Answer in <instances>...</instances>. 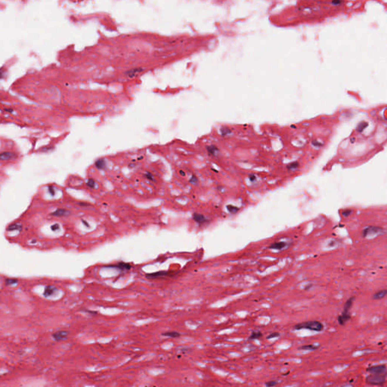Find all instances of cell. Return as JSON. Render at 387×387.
<instances>
[{"mask_svg": "<svg viewBox=\"0 0 387 387\" xmlns=\"http://www.w3.org/2000/svg\"><path fill=\"white\" fill-rule=\"evenodd\" d=\"M294 329H296V330L307 329V330H310V331L320 332V331H323L324 325L322 324V323L318 321H306L303 322V323L298 324L294 326Z\"/></svg>", "mask_w": 387, "mask_h": 387, "instance_id": "obj_1", "label": "cell"}, {"mask_svg": "<svg viewBox=\"0 0 387 387\" xmlns=\"http://www.w3.org/2000/svg\"><path fill=\"white\" fill-rule=\"evenodd\" d=\"M353 301H354V297H351V298H349V299L346 301V302L345 303L344 309H343V313H342L341 315H339V316L338 317V322H339V324L344 325L346 323V322L349 320L350 318H351L349 314V310L350 309L352 308Z\"/></svg>", "mask_w": 387, "mask_h": 387, "instance_id": "obj_2", "label": "cell"}, {"mask_svg": "<svg viewBox=\"0 0 387 387\" xmlns=\"http://www.w3.org/2000/svg\"><path fill=\"white\" fill-rule=\"evenodd\" d=\"M386 373L371 374L367 377V383L371 385H383L386 382Z\"/></svg>", "mask_w": 387, "mask_h": 387, "instance_id": "obj_3", "label": "cell"}, {"mask_svg": "<svg viewBox=\"0 0 387 387\" xmlns=\"http://www.w3.org/2000/svg\"><path fill=\"white\" fill-rule=\"evenodd\" d=\"M384 232H385L384 229L380 228V227L369 226L368 228H364L362 232V234L364 237H368V236H373V235L383 234Z\"/></svg>", "mask_w": 387, "mask_h": 387, "instance_id": "obj_4", "label": "cell"}, {"mask_svg": "<svg viewBox=\"0 0 387 387\" xmlns=\"http://www.w3.org/2000/svg\"><path fill=\"white\" fill-rule=\"evenodd\" d=\"M367 371L371 374H380V373H386V365H376L370 367Z\"/></svg>", "mask_w": 387, "mask_h": 387, "instance_id": "obj_5", "label": "cell"}, {"mask_svg": "<svg viewBox=\"0 0 387 387\" xmlns=\"http://www.w3.org/2000/svg\"><path fill=\"white\" fill-rule=\"evenodd\" d=\"M68 336V332L65 331H58L56 333H54L52 334V337L54 338L55 340L56 341H61V340H64V339H66Z\"/></svg>", "mask_w": 387, "mask_h": 387, "instance_id": "obj_6", "label": "cell"}, {"mask_svg": "<svg viewBox=\"0 0 387 387\" xmlns=\"http://www.w3.org/2000/svg\"><path fill=\"white\" fill-rule=\"evenodd\" d=\"M193 218H194L196 222L200 223V224H202V223H204L205 222H207V219L205 218V216H203V215H201V214H194Z\"/></svg>", "mask_w": 387, "mask_h": 387, "instance_id": "obj_7", "label": "cell"}, {"mask_svg": "<svg viewBox=\"0 0 387 387\" xmlns=\"http://www.w3.org/2000/svg\"><path fill=\"white\" fill-rule=\"evenodd\" d=\"M69 213H70L69 211L66 210H64V209H58V210H57L55 212H52L51 215L55 216H67V215H68Z\"/></svg>", "mask_w": 387, "mask_h": 387, "instance_id": "obj_8", "label": "cell"}, {"mask_svg": "<svg viewBox=\"0 0 387 387\" xmlns=\"http://www.w3.org/2000/svg\"><path fill=\"white\" fill-rule=\"evenodd\" d=\"M286 247V243L284 242H276L274 243V244H271V246L269 247L270 249H283L284 247Z\"/></svg>", "mask_w": 387, "mask_h": 387, "instance_id": "obj_9", "label": "cell"}, {"mask_svg": "<svg viewBox=\"0 0 387 387\" xmlns=\"http://www.w3.org/2000/svg\"><path fill=\"white\" fill-rule=\"evenodd\" d=\"M386 294H387L386 290H385V289H384V290H380V291L376 293V294L373 295V298L374 299H383V298H384V297L386 296Z\"/></svg>", "mask_w": 387, "mask_h": 387, "instance_id": "obj_10", "label": "cell"}, {"mask_svg": "<svg viewBox=\"0 0 387 387\" xmlns=\"http://www.w3.org/2000/svg\"><path fill=\"white\" fill-rule=\"evenodd\" d=\"M14 156V154L11 152H4L0 154V160H8L11 159Z\"/></svg>", "mask_w": 387, "mask_h": 387, "instance_id": "obj_11", "label": "cell"}, {"mask_svg": "<svg viewBox=\"0 0 387 387\" xmlns=\"http://www.w3.org/2000/svg\"><path fill=\"white\" fill-rule=\"evenodd\" d=\"M163 336H168V337H172V338H177L179 337V336H181V334H179V332H175V331H169V332H165L162 334Z\"/></svg>", "mask_w": 387, "mask_h": 387, "instance_id": "obj_12", "label": "cell"}, {"mask_svg": "<svg viewBox=\"0 0 387 387\" xmlns=\"http://www.w3.org/2000/svg\"><path fill=\"white\" fill-rule=\"evenodd\" d=\"M55 290H56V288H55V287H51V286L47 287L46 288V290H45L44 296H51V294H54V292H55Z\"/></svg>", "mask_w": 387, "mask_h": 387, "instance_id": "obj_13", "label": "cell"}, {"mask_svg": "<svg viewBox=\"0 0 387 387\" xmlns=\"http://www.w3.org/2000/svg\"><path fill=\"white\" fill-rule=\"evenodd\" d=\"M167 274V272H156V273H153V274H147L148 278H159V277H162V276H165Z\"/></svg>", "mask_w": 387, "mask_h": 387, "instance_id": "obj_14", "label": "cell"}, {"mask_svg": "<svg viewBox=\"0 0 387 387\" xmlns=\"http://www.w3.org/2000/svg\"><path fill=\"white\" fill-rule=\"evenodd\" d=\"M318 348H319V345H318V346H315V345H306V346H303L301 347L300 349L302 350L309 351V350H315Z\"/></svg>", "mask_w": 387, "mask_h": 387, "instance_id": "obj_15", "label": "cell"}, {"mask_svg": "<svg viewBox=\"0 0 387 387\" xmlns=\"http://www.w3.org/2000/svg\"><path fill=\"white\" fill-rule=\"evenodd\" d=\"M262 334L260 331H253L251 334V336L249 337V339H256L259 337H262Z\"/></svg>", "mask_w": 387, "mask_h": 387, "instance_id": "obj_16", "label": "cell"}, {"mask_svg": "<svg viewBox=\"0 0 387 387\" xmlns=\"http://www.w3.org/2000/svg\"><path fill=\"white\" fill-rule=\"evenodd\" d=\"M117 267H119L120 269H127V270H128V269H129L130 268H131V266H130V265H129V264H127V263H123V262H121V263L117 264Z\"/></svg>", "mask_w": 387, "mask_h": 387, "instance_id": "obj_17", "label": "cell"}, {"mask_svg": "<svg viewBox=\"0 0 387 387\" xmlns=\"http://www.w3.org/2000/svg\"><path fill=\"white\" fill-rule=\"evenodd\" d=\"M227 209H228V210L231 213H235L236 212L238 211V208L236 207H234L232 205H228L227 206Z\"/></svg>", "mask_w": 387, "mask_h": 387, "instance_id": "obj_18", "label": "cell"}, {"mask_svg": "<svg viewBox=\"0 0 387 387\" xmlns=\"http://www.w3.org/2000/svg\"><path fill=\"white\" fill-rule=\"evenodd\" d=\"M96 165L98 169H103L104 166V160H98L97 162H96Z\"/></svg>", "mask_w": 387, "mask_h": 387, "instance_id": "obj_19", "label": "cell"}, {"mask_svg": "<svg viewBox=\"0 0 387 387\" xmlns=\"http://www.w3.org/2000/svg\"><path fill=\"white\" fill-rule=\"evenodd\" d=\"M15 229L21 230V225L18 224H14L12 225H10L9 228H8V230H15Z\"/></svg>", "mask_w": 387, "mask_h": 387, "instance_id": "obj_20", "label": "cell"}, {"mask_svg": "<svg viewBox=\"0 0 387 387\" xmlns=\"http://www.w3.org/2000/svg\"><path fill=\"white\" fill-rule=\"evenodd\" d=\"M278 383V382L277 381H274V380H272V381H269L267 383H265V386L268 387H272L274 386L277 385Z\"/></svg>", "mask_w": 387, "mask_h": 387, "instance_id": "obj_21", "label": "cell"}, {"mask_svg": "<svg viewBox=\"0 0 387 387\" xmlns=\"http://www.w3.org/2000/svg\"><path fill=\"white\" fill-rule=\"evenodd\" d=\"M280 334L279 333H272V334H271L269 336H267V339H272V338H274L277 337V336H279Z\"/></svg>", "mask_w": 387, "mask_h": 387, "instance_id": "obj_22", "label": "cell"}, {"mask_svg": "<svg viewBox=\"0 0 387 387\" xmlns=\"http://www.w3.org/2000/svg\"><path fill=\"white\" fill-rule=\"evenodd\" d=\"M87 185H88V186H89L90 187H94V186H95V182H94L93 179H89V180L88 181V182H87Z\"/></svg>", "mask_w": 387, "mask_h": 387, "instance_id": "obj_23", "label": "cell"}, {"mask_svg": "<svg viewBox=\"0 0 387 387\" xmlns=\"http://www.w3.org/2000/svg\"><path fill=\"white\" fill-rule=\"evenodd\" d=\"M6 284H16L17 282H18V281H17V280H13V279H7L6 281Z\"/></svg>", "mask_w": 387, "mask_h": 387, "instance_id": "obj_24", "label": "cell"}, {"mask_svg": "<svg viewBox=\"0 0 387 387\" xmlns=\"http://www.w3.org/2000/svg\"><path fill=\"white\" fill-rule=\"evenodd\" d=\"M297 166H298V163H291L290 165H289V166H287V168H288V169H295V168H296Z\"/></svg>", "mask_w": 387, "mask_h": 387, "instance_id": "obj_25", "label": "cell"}, {"mask_svg": "<svg viewBox=\"0 0 387 387\" xmlns=\"http://www.w3.org/2000/svg\"><path fill=\"white\" fill-rule=\"evenodd\" d=\"M350 213H351V210H345L344 212H343V216H348Z\"/></svg>", "mask_w": 387, "mask_h": 387, "instance_id": "obj_26", "label": "cell"}, {"mask_svg": "<svg viewBox=\"0 0 387 387\" xmlns=\"http://www.w3.org/2000/svg\"><path fill=\"white\" fill-rule=\"evenodd\" d=\"M58 228H59V225L58 224L54 225H52V226H51V229L53 230V231H56V230H58Z\"/></svg>", "mask_w": 387, "mask_h": 387, "instance_id": "obj_27", "label": "cell"}, {"mask_svg": "<svg viewBox=\"0 0 387 387\" xmlns=\"http://www.w3.org/2000/svg\"><path fill=\"white\" fill-rule=\"evenodd\" d=\"M341 387H353V386L352 384H345V385L342 386Z\"/></svg>", "mask_w": 387, "mask_h": 387, "instance_id": "obj_28", "label": "cell"}, {"mask_svg": "<svg viewBox=\"0 0 387 387\" xmlns=\"http://www.w3.org/2000/svg\"><path fill=\"white\" fill-rule=\"evenodd\" d=\"M197 182V179L195 178V176L192 177V179H191V182H193V183H195V182Z\"/></svg>", "mask_w": 387, "mask_h": 387, "instance_id": "obj_29", "label": "cell"}, {"mask_svg": "<svg viewBox=\"0 0 387 387\" xmlns=\"http://www.w3.org/2000/svg\"><path fill=\"white\" fill-rule=\"evenodd\" d=\"M147 177H148V179H150V180H152V179H153V177H152V176H151V175H150V173H148V175H147Z\"/></svg>", "mask_w": 387, "mask_h": 387, "instance_id": "obj_30", "label": "cell"}]
</instances>
